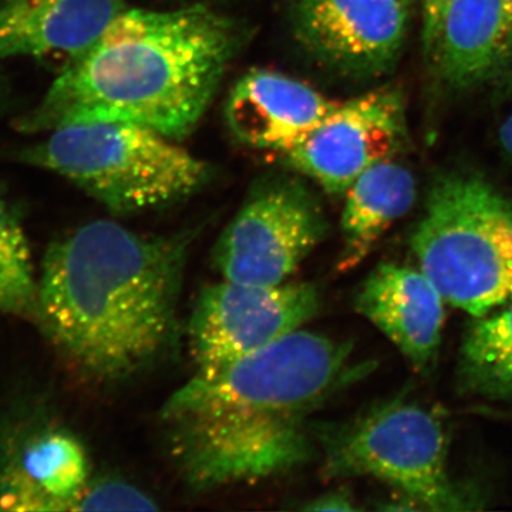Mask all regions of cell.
<instances>
[{
    "instance_id": "1",
    "label": "cell",
    "mask_w": 512,
    "mask_h": 512,
    "mask_svg": "<svg viewBox=\"0 0 512 512\" xmlns=\"http://www.w3.org/2000/svg\"><path fill=\"white\" fill-rule=\"evenodd\" d=\"M357 376L352 346L305 329L197 369L160 410L174 466L194 491L289 473L313 456V414Z\"/></svg>"
},
{
    "instance_id": "2",
    "label": "cell",
    "mask_w": 512,
    "mask_h": 512,
    "mask_svg": "<svg viewBox=\"0 0 512 512\" xmlns=\"http://www.w3.org/2000/svg\"><path fill=\"white\" fill-rule=\"evenodd\" d=\"M192 232L150 237L94 221L47 248L35 322L73 365L120 382L156 365L178 336Z\"/></svg>"
},
{
    "instance_id": "3",
    "label": "cell",
    "mask_w": 512,
    "mask_h": 512,
    "mask_svg": "<svg viewBox=\"0 0 512 512\" xmlns=\"http://www.w3.org/2000/svg\"><path fill=\"white\" fill-rule=\"evenodd\" d=\"M237 37L225 16L204 5L127 8L60 70L16 128L39 134L89 121H127L181 140L214 99Z\"/></svg>"
},
{
    "instance_id": "4",
    "label": "cell",
    "mask_w": 512,
    "mask_h": 512,
    "mask_svg": "<svg viewBox=\"0 0 512 512\" xmlns=\"http://www.w3.org/2000/svg\"><path fill=\"white\" fill-rule=\"evenodd\" d=\"M20 151L22 163L62 175L113 214L183 201L210 178L207 163L175 140L127 121H89L49 131Z\"/></svg>"
},
{
    "instance_id": "5",
    "label": "cell",
    "mask_w": 512,
    "mask_h": 512,
    "mask_svg": "<svg viewBox=\"0 0 512 512\" xmlns=\"http://www.w3.org/2000/svg\"><path fill=\"white\" fill-rule=\"evenodd\" d=\"M412 248L444 301L474 318L512 302V200L483 178L434 183Z\"/></svg>"
},
{
    "instance_id": "6",
    "label": "cell",
    "mask_w": 512,
    "mask_h": 512,
    "mask_svg": "<svg viewBox=\"0 0 512 512\" xmlns=\"http://www.w3.org/2000/svg\"><path fill=\"white\" fill-rule=\"evenodd\" d=\"M320 443L328 478H376L424 510L478 508L477 498L448 473L443 423L419 404L403 399L380 404L355 421L322 431Z\"/></svg>"
},
{
    "instance_id": "7",
    "label": "cell",
    "mask_w": 512,
    "mask_h": 512,
    "mask_svg": "<svg viewBox=\"0 0 512 512\" xmlns=\"http://www.w3.org/2000/svg\"><path fill=\"white\" fill-rule=\"evenodd\" d=\"M328 220L318 198L292 178L256 185L214 248L222 278L279 285L319 247Z\"/></svg>"
},
{
    "instance_id": "8",
    "label": "cell",
    "mask_w": 512,
    "mask_h": 512,
    "mask_svg": "<svg viewBox=\"0 0 512 512\" xmlns=\"http://www.w3.org/2000/svg\"><path fill=\"white\" fill-rule=\"evenodd\" d=\"M320 309L318 288L308 282L252 285L224 281L204 286L187 326L197 369L234 362L305 328Z\"/></svg>"
},
{
    "instance_id": "9",
    "label": "cell",
    "mask_w": 512,
    "mask_h": 512,
    "mask_svg": "<svg viewBox=\"0 0 512 512\" xmlns=\"http://www.w3.org/2000/svg\"><path fill=\"white\" fill-rule=\"evenodd\" d=\"M402 93L392 87L338 101L308 136L282 154L285 164L330 195H345L375 164L399 154L406 138Z\"/></svg>"
},
{
    "instance_id": "10",
    "label": "cell",
    "mask_w": 512,
    "mask_h": 512,
    "mask_svg": "<svg viewBox=\"0 0 512 512\" xmlns=\"http://www.w3.org/2000/svg\"><path fill=\"white\" fill-rule=\"evenodd\" d=\"M92 480L86 447L43 413L0 420V511H73Z\"/></svg>"
},
{
    "instance_id": "11",
    "label": "cell",
    "mask_w": 512,
    "mask_h": 512,
    "mask_svg": "<svg viewBox=\"0 0 512 512\" xmlns=\"http://www.w3.org/2000/svg\"><path fill=\"white\" fill-rule=\"evenodd\" d=\"M291 18L306 53L355 79L386 73L406 39V0H292Z\"/></svg>"
},
{
    "instance_id": "12",
    "label": "cell",
    "mask_w": 512,
    "mask_h": 512,
    "mask_svg": "<svg viewBox=\"0 0 512 512\" xmlns=\"http://www.w3.org/2000/svg\"><path fill=\"white\" fill-rule=\"evenodd\" d=\"M444 298L423 271L382 264L356 293L355 309L396 346L421 373L439 356Z\"/></svg>"
},
{
    "instance_id": "13",
    "label": "cell",
    "mask_w": 512,
    "mask_h": 512,
    "mask_svg": "<svg viewBox=\"0 0 512 512\" xmlns=\"http://www.w3.org/2000/svg\"><path fill=\"white\" fill-rule=\"evenodd\" d=\"M336 104L301 80L256 69L232 87L225 117L229 130L245 146L284 154L308 136Z\"/></svg>"
},
{
    "instance_id": "14",
    "label": "cell",
    "mask_w": 512,
    "mask_h": 512,
    "mask_svg": "<svg viewBox=\"0 0 512 512\" xmlns=\"http://www.w3.org/2000/svg\"><path fill=\"white\" fill-rule=\"evenodd\" d=\"M127 8L124 0H0V60L57 59L63 69Z\"/></svg>"
},
{
    "instance_id": "15",
    "label": "cell",
    "mask_w": 512,
    "mask_h": 512,
    "mask_svg": "<svg viewBox=\"0 0 512 512\" xmlns=\"http://www.w3.org/2000/svg\"><path fill=\"white\" fill-rule=\"evenodd\" d=\"M427 56L453 89L500 76L512 66V0H453Z\"/></svg>"
},
{
    "instance_id": "16",
    "label": "cell",
    "mask_w": 512,
    "mask_h": 512,
    "mask_svg": "<svg viewBox=\"0 0 512 512\" xmlns=\"http://www.w3.org/2000/svg\"><path fill=\"white\" fill-rule=\"evenodd\" d=\"M394 158L370 167L345 192L340 220L343 245L336 264L339 274L362 264L384 232L412 210L416 180Z\"/></svg>"
},
{
    "instance_id": "17",
    "label": "cell",
    "mask_w": 512,
    "mask_h": 512,
    "mask_svg": "<svg viewBox=\"0 0 512 512\" xmlns=\"http://www.w3.org/2000/svg\"><path fill=\"white\" fill-rule=\"evenodd\" d=\"M457 376L466 393L512 400V302L471 323L461 345Z\"/></svg>"
},
{
    "instance_id": "18",
    "label": "cell",
    "mask_w": 512,
    "mask_h": 512,
    "mask_svg": "<svg viewBox=\"0 0 512 512\" xmlns=\"http://www.w3.org/2000/svg\"><path fill=\"white\" fill-rule=\"evenodd\" d=\"M37 278L18 208L0 187V316L35 319Z\"/></svg>"
},
{
    "instance_id": "19",
    "label": "cell",
    "mask_w": 512,
    "mask_h": 512,
    "mask_svg": "<svg viewBox=\"0 0 512 512\" xmlns=\"http://www.w3.org/2000/svg\"><path fill=\"white\" fill-rule=\"evenodd\" d=\"M157 510L150 495L116 478H92L73 505V511Z\"/></svg>"
},
{
    "instance_id": "20",
    "label": "cell",
    "mask_w": 512,
    "mask_h": 512,
    "mask_svg": "<svg viewBox=\"0 0 512 512\" xmlns=\"http://www.w3.org/2000/svg\"><path fill=\"white\" fill-rule=\"evenodd\" d=\"M453 0H421L423 5V43L427 55L434 45L441 19Z\"/></svg>"
},
{
    "instance_id": "21",
    "label": "cell",
    "mask_w": 512,
    "mask_h": 512,
    "mask_svg": "<svg viewBox=\"0 0 512 512\" xmlns=\"http://www.w3.org/2000/svg\"><path fill=\"white\" fill-rule=\"evenodd\" d=\"M305 511H357L359 508L353 503L352 497L345 491H332L320 495L303 507Z\"/></svg>"
},
{
    "instance_id": "22",
    "label": "cell",
    "mask_w": 512,
    "mask_h": 512,
    "mask_svg": "<svg viewBox=\"0 0 512 512\" xmlns=\"http://www.w3.org/2000/svg\"><path fill=\"white\" fill-rule=\"evenodd\" d=\"M500 144L505 157L512 164V111L500 128Z\"/></svg>"
},
{
    "instance_id": "23",
    "label": "cell",
    "mask_w": 512,
    "mask_h": 512,
    "mask_svg": "<svg viewBox=\"0 0 512 512\" xmlns=\"http://www.w3.org/2000/svg\"><path fill=\"white\" fill-rule=\"evenodd\" d=\"M6 94H8V86H6V79L3 77L2 70H0V107L5 103Z\"/></svg>"
},
{
    "instance_id": "24",
    "label": "cell",
    "mask_w": 512,
    "mask_h": 512,
    "mask_svg": "<svg viewBox=\"0 0 512 512\" xmlns=\"http://www.w3.org/2000/svg\"><path fill=\"white\" fill-rule=\"evenodd\" d=\"M406 2H407V0H406Z\"/></svg>"
}]
</instances>
